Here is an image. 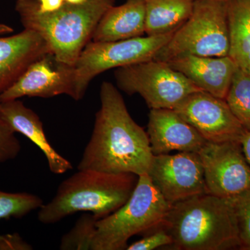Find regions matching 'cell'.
Returning a JSON list of instances; mask_svg holds the SVG:
<instances>
[{"label": "cell", "mask_w": 250, "mask_h": 250, "mask_svg": "<svg viewBox=\"0 0 250 250\" xmlns=\"http://www.w3.org/2000/svg\"><path fill=\"white\" fill-rule=\"evenodd\" d=\"M174 110L207 142H240L246 130L226 100L202 90L189 95Z\"/></svg>", "instance_id": "obj_11"}, {"label": "cell", "mask_w": 250, "mask_h": 250, "mask_svg": "<svg viewBox=\"0 0 250 250\" xmlns=\"http://www.w3.org/2000/svg\"><path fill=\"white\" fill-rule=\"evenodd\" d=\"M15 134L0 113V164L16 159L21 152V143Z\"/></svg>", "instance_id": "obj_24"}, {"label": "cell", "mask_w": 250, "mask_h": 250, "mask_svg": "<svg viewBox=\"0 0 250 250\" xmlns=\"http://www.w3.org/2000/svg\"><path fill=\"white\" fill-rule=\"evenodd\" d=\"M172 239L161 225L147 233L144 238L128 246L127 250H152L161 247L170 246Z\"/></svg>", "instance_id": "obj_25"}, {"label": "cell", "mask_w": 250, "mask_h": 250, "mask_svg": "<svg viewBox=\"0 0 250 250\" xmlns=\"http://www.w3.org/2000/svg\"><path fill=\"white\" fill-rule=\"evenodd\" d=\"M14 31V29L4 24H0V36L4 34H11Z\"/></svg>", "instance_id": "obj_28"}, {"label": "cell", "mask_w": 250, "mask_h": 250, "mask_svg": "<svg viewBox=\"0 0 250 250\" xmlns=\"http://www.w3.org/2000/svg\"><path fill=\"white\" fill-rule=\"evenodd\" d=\"M139 177L129 172L78 170L61 183L50 202L39 208L38 220L51 225L82 211L104 218L129 200Z\"/></svg>", "instance_id": "obj_3"}, {"label": "cell", "mask_w": 250, "mask_h": 250, "mask_svg": "<svg viewBox=\"0 0 250 250\" xmlns=\"http://www.w3.org/2000/svg\"><path fill=\"white\" fill-rule=\"evenodd\" d=\"M195 0H146V35L175 31L192 14Z\"/></svg>", "instance_id": "obj_19"}, {"label": "cell", "mask_w": 250, "mask_h": 250, "mask_svg": "<svg viewBox=\"0 0 250 250\" xmlns=\"http://www.w3.org/2000/svg\"><path fill=\"white\" fill-rule=\"evenodd\" d=\"M36 2L41 12L50 13L60 9L65 0H36Z\"/></svg>", "instance_id": "obj_26"}, {"label": "cell", "mask_w": 250, "mask_h": 250, "mask_svg": "<svg viewBox=\"0 0 250 250\" xmlns=\"http://www.w3.org/2000/svg\"><path fill=\"white\" fill-rule=\"evenodd\" d=\"M50 52L45 39L29 29L0 37V94L14 84L31 63Z\"/></svg>", "instance_id": "obj_15"}, {"label": "cell", "mask_w": 250, "mask_h": 250, "mask_svg": "<svg viewBox=\"0 0 250 250\" xmlns=\"http://www.w3.org/2000/svg\"><path fill=\"white\" fill-rule=\"evenodd\" d=\"M197 154L208 194L233 198L250 190V166L239 141L206 142Z\"/></svg>", "instance_id": "obj_9"}, {"label": "cell", "mask_w": 250, "mask_h": 250, "mask_svg": "<svg viewBox=\"0 0 250 250\" xmlns=\"http://www.w3.org/2000/svg\"><path fill=\"white\" fill-rule=\"evenodd\" d=\"M220 1H228L229 0H220Z\"/></svg>", "instance_id": "obj_29"}, {"label": "cell", "mask_w": 250, "mask_h": 250, "mask_svg": "<svg viewBox=\"0 0 250 250\" xmlns=\"http://www.w3.org/2000/svg\"><path fill=\"white\" fill-rule=\"evenodd\" d=\"M100 96L101 106L77 169L147 174L154 154L147 131L130 116L114 85L103 82Z\"/></svg>", "instance_id": "obj_1"}, {"label": "cell", "mask_w": 250, "mask_h": 250, "mask_svg": "<svg viewBox=\"0 0 250 250\" xmlns=\"http://www.w3.org/2000/svg\"><path fill=\"white\" fill-rule=\"evenodd\" d=\"M241 249L250 250V190L233 197Z\"/></svg>", "instance_id": "obj_23"}, {"label": "cell", "mask_w": 250, "mask_h": 250, "mask_svg": "<svg viewBox=\"0 0 250 250\" xmlns=\"http://www.w3.org/2000/svg\"><path fill=\"white\" fill-rule=\"evenodd\" d=\"M147 174L170 205L208 194L203 167L196 152L154 155Z\"/></svg>", "instance_id": "obj_10"}, {"label": "cell", "mask_w": 250, "mask_h": 250, "mask_svg": "<svg viewBox=\"0 0 250 250\" xmlns=\"http://www.w3.org/2000/svg\"><path fill=\"white\" fill-rule=\"evenodd\" d=\"M60 95L77 101L75 67L59 62L50 52L31 63L14 84L0 94V102Z\"/></svg>", "instance_id": "obj_12"}, {"label": "cell", "mask_w": 250, "mask_h": 250, "mask_svg": "<svg viewBox=\"0 0 250 250\" xmlns=\"http://www.w3.org/2000/svg\"><path fill=\"white\" fill-rule=\"evenodd\" d=\"M167 62L203 91L224 100L226 98L235 72L238 68L229 56H186Z\"/></svg>", "instance_id": "obj_14"}, {"label": "cell", "mask_w": 250, "mask_h": 250, "mask_svg": "<svg viewBox=\"0 0 250 250\" xmlns=\"http://www.w3.org/2000/svg\"><path fill=\"white\" fill-rule=\"evenodd\" d=\"M243 127L250 130V72L238 67L225 98Z\"/></svg>", "instance_id": "obj_21"}, {"label": "cell", "mask_w": 250, "mask_h": 250, "mask_svg": "<svg viewBox=\"0 0 250 250\" xmlns=\"http://www.w3.org/2000/svg\"><path fill=\"white\" fill-rule=\"evenodd\" d=\"M43 202L29 192H8L0 190V220L21 218L39 209ZM33 248L18 233L0 234V250H31Z\"/></svg>", "instance_id": "obj_20"}, {"label": "cell", "mask_w": 250, "mask_h": 250, "mask_svg": "<svg viewBox=\"0 0 250 250\" xmlns=\"http://www.w3.org/2000/svg\"><path fill=\"white\" fill-rule=\"evenodd\" d=\"M99 219L93 213L82 215L73 228L61 240L62 250H92L96 223Z\"/></svg>", "instance_id": "obj_22"}, {"label": "cell", "mask_w": 250, "mask_h": 250, "mask_svg": "<svg viewBox=\"0 0 250 250\" xmlns=\"http://www.w3.org/2000/svg\"><path fill=\"white\" fill-rule=\"evenodd\" d=\"M146 34V1L126 0L106 11L94 31V42L118 41Z\"/></svg>", "instance_id": "obj_17"}, {"label": "cell", "mask_w": 250, "mask_h": 250, "mask_svg": "<svg viewBox=\"0 0 250 250\" xmlns=\"http://www.w3.org/2000/svg\"><path fill=\"white\" fill-rule=\"evenodd\" d=\"M174 32L123 41H90L74 64L77 101L84 97L90 82L103 72L155 58Z\"/></svg>", "instance_id": "obj_7"}, {"label": "cell", "mask_w": 250, "mask_h": 250, "mask_svg": "<svg viewBox=\"0 0 250 250\" xmlns=\"http://www.w3.org/2000/svg\"><path fill=\"white\" fill-rule=\"evenodd\" d=\"M229 55L238 67L250 72V0L227 1Z\"/></svg>", "instance_id": "obj_18"}, {"label": "cell", "mask_w": 250, "mask_h": 250, "mask_svg": "<svg viewBox=\"0 0 250 250\" xmlns=\"http://www.w3.org/2000/svg\"><path fill=\"white\" fill-rule=\"evenodd\" d=\"M114 75L120 89L139 94L150 109H174L190 94L202 91L168 62L156 59L118 67Z\"/></svg>", "instance_id": "obj_8"}, {"label": "cell", "mask_w": 250, "mask_h": 250, "mask_svg": "<svg viewBox=\"0 0 250 250\" xmlns=\"http://www.w3.org/2000/svg\"><path fill=\"white\" fill-rule=\"evenodd\" d=\"M181 250L241 249L231 198L202 194L171 205L161 224Z\"/></svg>", "instance_id": "obj_2"}, {"label": "cell", "mask_w": 250, "mask_h": 250, "mask_svg": "<svg viewBox=\"0 0 250 250\" xmlns=\"http://www.w3.org/2000/svg\"><path fill=\"white\" fill-rule=\"evenodd\" d=\"M171 205L147 174L140 175L129 200L97 221L92 250H126L131 237L147 234L159 228Z\"/></svg>", "instance_id": "obj_5"}, {"label": "cell", "mask_w": 250, "mask_h": 250, "mask_svg": "<svg viewBox=\"0 0 250 250\" xmlns=\"http://www.w3.org/2000/svg\"><path fill=\"white\" fill-rule=\"evenodd\" d=\"M115 0H88L83 4L65 1L60 9L41 12L36 0H16L15 9L24 29L36 31L45 39L59 62L74 65L100 19Z\"/></svg>", "instance_id": "obj_4"}, {"label": "cell", "mask_w": 250, "mask_h": 250, "mask_svg": "<svg viewBox=\"0 0 250 250\" xmlns=\"http://www.w3.org/2000/svg\"><path fill=\"white\" fill-rule=\"evenodd\" d=\"M0 113L15 133L22 134L42 151L52 173L62 174L73 168L71 163L51 146L39 116L22 102L19 100L0 102Z\"/></svg>", "instance_id": "obj_16"}, {"label": "cell", "mask_w": 250, "mask_h": 250, "mask_svg": "<svg viewBox=\"0 0 250 250\" xmlns=\"http://www.w3.org/2000/svg\"><path fill=\"white\" fill-rule=\"evenodd\" d=\"M240 143H241L243 154L250 166V130H246L240 140Z\"/></svg>", "instance_id": "obj_27"}, {"label": "cell", "mask_w": 250, "mask_h": 250, "mask_svg": "<svg viewBox=\"0 0 250 250\" xmlns=\"http://www.w3.org/2000/svg\"><path fill=\"white\" fill-rule=\"evenodd\" d=\"M145 1H146V0H145Z\"/></svg>", "instance_id": "obj_30"}, {"label": "cell", "mask_w": 250, "mask_h": 250, "mask_svg": "<svg viewBox=\"0 0 250 250\" xmlns=\"http://www.w3.org/2000/svg\"><path fill=\"white\" fill-rule=\"evenodd\" d=\"M154 155L198 152L207 141L174 109H150L147 131Z\"/></svg>", "instance_id": "obj_13"}, {"label": "cell", "mask_w": 250, "mask_h": 250, "mask_svg": "<svg viewBox=\"0 0 250 250\" xmlns=\"http://www.w3.org/2000/svg\"><path fill=\"white\" fill-rule=\"evenodd\" d=\"M229 48L227 1L195 0L192 14L154 59L168 62L186 56L225 57Z\"/></svg>", "instance_id": "obj_6"}]
</instances>
